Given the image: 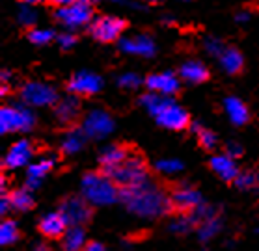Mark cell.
<instances>
[{"mask_svg": "<svg viewBox=\"0 0 259 251\" xmlns=\"http://www.w3.org/2000/svg\"><path fill=\"white\" fill-rule=\"evenodd\" d=\"M119 199L123 201L127 211L142 218H157L162 216L171 209V199H168L160 188L142 182L136 186L123 188L119 192Z\"/></svg>", "mask_w": 259, "mask_h": 251, "instance_id": "1", "label": "cell"}, {"mask_svg": "<svg viewBox=\"0 0 259 251\" xmlns=\"http://www.w3.org/2000/svg\"><path fill=\"white\" fill-rule=\"evenodd\" d=\"M142 106L157 119L160 127L170 130H181L189 125V114L171 97H162L157 93H146L140 99Z\"/></svg>", "mask_w": 259, "mask_h": 251, "instance_id": "2", "label": "cell"}, {"mask_svg": "<svg viewBox=\"0 0 259 251\" xmlns=\"http://www.w3.org/2000/svg\"><path fill=\"white\" fill-rule=\"evenodd\" d=\"M80 195L94 207H106L119 197V192L112 177L103 173H86L80 181Z\"/></svg>", "mask_w": 259, "mask_h": 251, "instance_id": "3", "label": "cell"}, {"mask_svg": "<svg viewBox=\"0 0 259 251\" xmlns=\"http://www.w3.org/2000/svg\"><path fill=\"white\" fill-rule=\"evenodd\" d=\"M35 123V117L28 106H2L0 110V132H28Z\"/></svg>", "mask_w": 259, "mask_h": 251, "instance_id": "4", "label": "cell"}, {"mask_svg": "<svg viewBox=\"0 0 259 251\" xmlns=\"http://www.w3.org/2000/svg\"><path fill=\"white\" fill-rule=\"evenodd\" d=\"M106 175L112 177V181L123 188L136 186V184H142V182L147 181L146 164H144V160L140 157H133V155H129L121 166L114 168Z\"/></svg>", "mask_w": 259, "mask_h": 251, "instance_id": "5", "label": "cell"}, {"mask_svg": "<svg viewBox=\"0 0 259 251\" xmlns=\"http://www.w3.org/2000/svg\"><path fill=\"white\" fill-rule=\"evenodd\" d=\"M21 99L26 106L45 108L51 105H58V91L47 82L32 80L21 88Z\"/></svg>", "mask_w": 259, "mask_h": 251, "instance_id": "6", "label": "cell"}, {"mask_svg": "<svg viewBox=\"0 0 259 251\" xmlns=\"http://www.w3.org/2000/svg\"><path fill=\"white\" fill-rule=\"evenodd\" d=\"M82 130L92 140H105L114 132V117L103 108H95L84 117Z\"/></svg>", "mask_w": 259, "mask_h": 251, "instance_id": "7", "label": "cell"}, {"mask_svg": "<svg viewBox=\"0 0 259 251\" xmlns=\"http://www.w3.org/2000/svg\"><path fill=\"white\" fill-rule=\"evenodd\" d=\"M92 4L86 0L75 2L71 6L58 8L56 12V21H58L64 28H82L92 21Z\"/></svg>", "mask_w": 259, "mask_h": 251, "instance_id": "8", "label": "cell"}, {"mask_svg": "<svg viewBox=\"0 0 259 251\" xmlns=\"http://www.w3.org/2000/svg\"><path fill=\"white\" fill-rule=\"evenodd\" d=\"M60 212L64 214V218L67 220L69 227H82L84 223L88 222L92 216L90 211V203L80 195V197H67L62 201L60 205Z\"/></svg>", "mask_w": 259, "mask_h": 251, "instance_id": "9", "label": "cell"}, {"mask_svg": "<svg viewBox=\"0 0 259 251\" xmlns=\"http://www.w3.org/2000/svg\"><path fill=\"white\" fill-rule=\"evenodd\" d=\"M125 28V23L119 17H114V15H105V17H99L97 21H94L92 24V35H94L97 41H103V43H110V41H116L121 35Z\"/></svg>", "mask_w": 259, "mask_h": 251, "instance_id": "10", "label": "cell"}, {"mask_svg": "<svg viewBox=\"0 0 259 251\" xmlns=\"http://www.w3.org/2000/svg\"><path fill=\"white\" fill-rule=\"evenodd\" d=\"M146 88L151 93L162 95V97H171L174 93L179 91L181 84L174 73L170 71H162V73H153L146 78Z\"/></svg>", "mask_w": 259, "mask_h": 251, "instance_id": "11", "label": "cell"}, {"mask_svg": "<svg viewBox=\"0 0 259 251\" xmlns=\"http://www.w3.org/2000/svg\"><path fill=\"white\" fill-rule=\"evenodd\" d=\"M103 88V78L94 71L75 73L69 80V91L75 95H95Z\"/></svg>", "mask_w": 259, "mask_h": 251, "instance_id": "12", "label": "cell"}, {"mask_svg": "<svg viewBox=\"0 0 259 251\" xmlns=\"http://www.w3.org/2000/svg\"><path fill=\"white\" fill-rule=\"evenodd\" d=\"M32 143L28 140H19L15 141L10 149H8L6 157H4V166L8 170H19V168H28L32 164Z\"/></svg>", "mask_w": 259, "mask_h": 251, "instance_id": "13", "label": "cell"}, {"mask_svg": "<svg viewBox=\"0 0 259 251\" xmlns=\"http://www.w3.org/2000/svg\"><path fill=\"white\" fill-rule=\"evenodd\" d=\"M119 47H121L123 53L133 54V56H140V58H151L155 54V51H157L155 41L146 34L125 37V39L119 43Z\"/></svg>", "mask_w": 259, "mask_h": 251, "instance_id": "14", "label": "cell"}, {"mask_svg": "<svg viewBox=\"0 0 259 251\" xmlns=\"http://www.w3.org/2000/svg\"><path fill=\"white\" fill-rule=\"evenodd\" d=\"M67 229H69V223L62 212H49L39 220V231L47 238H62Z\"/></svg>", "mask_w": 259, "mask_h": 251, "instance_id": "15", "label": "cell"}, {"mask_svg": "<svg viewBox=\"0 0 259 251\" xmlns=\"http://www.w3.org/2000/svg\"><path fill=\"white\" fill-rule=\"evenodd\" d=\"M171 203L176 205L177 209L181 211H192L201 207V193L196 190V188L190 186H181L177 188L174 195H171Z\"/></svg>", "mask_w": 259, "mask_h": 251, "instance_id": "16", "label": "cell"}, {"mask_svg": "<svg viewBox=\"0 0 259 251\" xmlns=\"http://www.w3.org/2000/svg\"><path fill=\"white\" fill-rule=\"evenodd\" d=\"M211 168L220 179L224 181H235L239 177V168H237L235 158L230 157L228 153L226 155H217L211 158Z\"/></svg>", "mask_w": 259, "mask_h": 251, "instance_id": "17", "label": "cell"}, {"mask_svg": "<svg viewBox=\"0 0 259 251\" xmlns=\"http://www.w3.org/2000/svg\"><path fill=\"white\" fill-rule=\"evenodd\" d=\"M53 166H54V158L51 157H43L30 164L28 168H26V182H28V186L30 188L39 186V182L49 175V171L53 170Z\"/></svg>", "mask_w": 259, "mask_h": 251, "instance_id": "18", "label": "cell"}, {"mask_svg": "<svg viewBox=\"0 0 259 251\" xmlns=\"http://www.w3.org/2000/svg\"><path fill=\"white\" fill-rule=\"evenodd\" d=\"M127 157H129V153L125 151L123 147L108 145V147H105V149L101 151L99 162H101V166L106 170V173H108V171H112L114 168L121 166V164L127 160Z\"/></svg>", "mask_w": 259, "mask_h": 251, "instance_id": "19", "label": "cell"}, {"mask_svg": "<svg viewBox=\"0 0 259 251\" xmlns=\"http://www.w3.org/2000/svg\"><path fill=\"white\" fill-rule=\"evenodd\" d=\"M224 112L233 125H244L248 121V117H250L246 105L239 97H228L224 101Z\"/></svg>", "mask_w": 259, "mask_h": 251, "instance_id": "20", "label": "cell"}, {"mask_svg": "<svg viewBox=\"0 0 259 251\" xmlns=\"http://www.w3.org/2000/svg\"><path fill=\"white\" fill-rule=\"evenodd\" d=\"M179 75H181L183 80L190 82V84H200L203 82L209 76V71L207 67L201 62L198 60H189V62H185L181 65V69H179Z\"/></svg>", "mask_w": 259, "mask_h": 251, "instance_id": "21", "label": "cell"}, {"mask_svg": "<svg viewBox=\"0 0 259 251\" xmlns=\"http://www.w3.org/2000/svg\"><path fill=\"white\" fill-rule=\"evenodd\" d=\"M218 64L222 67L224 73L228 75H237L239 71L242 69V64H244V60H242V54L233 47H226V51L220 56H218Z\"/></svg>", "mask_w": 259, "mask_h": 251, "instance_id": "22", "label": "cell"}, {"mask_svg": "<svg viewBox=\"0 0 259 251\" xmlns=\"http://www.w3.org/2000/svg\"><path fill=\"white\" fill-rule=\"evenodd\" d=\"M86 244L88 242L82 227H69L62 236V251H82Z\"/></svg>", "mask_w": 259, "mask_h": 251, "instance_id": "23", "label": "cell"}, {"mask_svg": "<svg viewBox=\"0 0 259 251\" xmlns=\"http://www.w3.org/2000/svg\"><path fill=\"white\" fill-rule=\"evenodd\" d=\"M86 138H88V136L84 134L82 129H71L64 134L60 147H62V151H64L65 155H77L84 147Z\"/></svg>", "mask_w": 259, "mask_h": 251, "instance_id": "24", "label": "cell"}, {"mask_svg": "<svg viewBox=\"0 0 259 251\" xmlns=\"http://www.w3.org/2000/svg\"><path fill=\"white\" fill-rule=\"evenodd\" d=\"M78 112H80V105H78V101L75 97H65L64 101H60L56 105V117L62 123L73 121L78 116Z\"/></svg>", "mask_w": 259, "mask_h": 251, "instance_id": "25", "label": "cell"}, {"mask_svg": "<svg viewBox=\"0 0 259 251\" xmlns=\"http://www.w3.org/2000/svg\"><path fill=\"white\" fill-rule=\"evenodd\" d=\"M10 203H12L13 211L24 212L32 209L34 197H32V193H30L28 190H15V192L10 195Z\"/></svg>", "mask_w": 259, "mask_h": 251, "instance_id": "26", "label": "cell"}, {"mask_svg": "<svg viewBox=\"0 0 259 251\" xmlns=\"http://www.w3.org/2000/svg\"><path fill=\"white\" fill-rule=\"evenodd\" d=\"M19 238V229L17 223L13 220H6L0 225V244L2 245H12Z\"/></svg>", "mask_w": 259, "mask_h": 251, "instance_id": "27", "label": "cell"}, {"mask_svg": "<svg viewBox=\"0 0 259 251\" xmlns=\"http://www.w3.org/2000/svg\"><path fill=\"white\" fill-rule=\"evenodd\" d=\"M218 231H220V222H218L214 216L203 220V222L200 223V227H198V233H200V238L201 240L212 238V236H214Z\"/></svg>", "mask_w": 259, "mask_h": 251, "instance_id": "28", "label": "cell"}, {"mask_svg": "<svg viewBox=\"0 0 259 251\" xmlns=\"http://www.w3.org/2000/svg\"><path fill=\"white\" fill-rule=\"evenodd\" d=\"M155 168L164 175H174V173H179L183 170V162L177 158H160L159 162L155 164Z\"/></svg>", "mask_w": 259, "mask_h": 251, "instance_id": "29", "label": "cell"}, {"mask_svg": "<svg viewBox=\"0 0 259 251\" xmlns=\"http://www.w3.org/2000/svg\"><path fill=\"white\" fill-rule=\"evenodd\" d=\"M235 184L241 188V190H253V188L259 186V175L253 173V171L239 173V177L235 179Z\"/></svg>", "mask_w": 259, "mask_h": 251, "instance_id": "30", "label": "cell"}, {"mask_svg": "<svg viewBox=\"0 0 259 251\" xmlns=\"http://www.w3.org/2000/svg\"><path fill=\"white\" fill-rule=\"evenodd\" d=\"M28 39L34 43V45H47L54 39L53 30L49 28H34L28 32Z\"/></svg>", "mask_w": 259, "mask_h": 251, "instance_id": "31", "label": "cell"}, {"mask_svg": "<svg viewBox=\"0 0 259 251\" xmlns=\"http://www.w3.org/2000/svg\"><path fill=\"white\" fill-rule=\"evenodd\" d=\"M142 84V78L140 75H136V73H123V75L118 76V86L123 89H138Z\"/></svg>", "mask_w": 259, "mask_h": 251, "instance_id": "32", "label": "cell"}, {"mask_svg": "<svg viewBox=\"0 0 259 251\" xmlns=\"http://www.w3.org/2000/svg\"><path fill=\"white\" fill-rule=\"evenodd\" d=\"M203 47H205V53L214 56V58H218V56L226 51L224 43H222L220 39H217V37H207L205 43H203Z\"/></svg>", "mask_w": 259, "mask_h": 251, "instance_id": "33", "label": "cell"}, {"mask_svg": "<svg viewBox=\"0 0 259 251\" xmlns=\"http://www.w3.org/2000/svg\"><path fill=\"white\" fill-rule=\"evenodd\" d=\"M194 223H196V218L192 216V214H190V216H181L171 223V231H174V233H187V231H190V227H192Z\"/></svg>", "mask_w": 259, "mask_h": 251, "instance_id": "34", "label": "cell"}, {"mask_svg": "<svg viewBox=\"0 0 259 251\" xmlns=\"http://www.w3.org/2000/svg\"><path fill=\"white\" fill-rule=\"evenodd\" d=\"M196 132H198V140H200L203 149H214L217 147V136L212 134L211 130L200 127V129H196Z\"/></svg>", "mask_w": 259, "mask_h": 251, "instance_id": "35", "label": "cell"}, {"mask_svg": "<svg viewBox=\"0 0 259 251\" xmlns=\"http://www.w3.org/2000/svg\"><path fill=\"white\" fill-rule=\"evenodd\" d=\"M17 19H19V23L23 24V26H34L35 19H37V13H35L34 8L23 6L21 10H19Z\"/></svg>", "mask_w": 259, "mask_h": 251, "instance_id": "36", "label": "cell"}, {"mask_svg": "<svg viewBox=\"0 0 259 251\" xmlns=\"http://www.w3.org/2000/svg\"><path fill=\"white\" fill-rule=\"evenodd\" d=\"M60 43V47L62 48H71L75 43H77V39H75V35L71 34V32H62V34L56 37Z\"/></svg>", "mask_w": 259, "mask_h": 251, "instance_id": "37", "label": "cell"}, {"mask_svg": "<svg viewBox=\"0 0 259 251\" xmlns=\"http://www.w3.org/2000/svg\"><path fill=\"white\" fill-rule=\"evenodd\" d=\"M82 251H106V249H105V245L101 244V242H88Z\"/></svg>", "mask_w": 259, "mask_h": 251, "instance_id": "38", "label": "cell"}, {"mask_svg": "<svg viewBox=\"0 0 259 251\" xmlns=\"http://www.w3.org/2000/svg\"><path fill=\"white\" fill-rule=\"evenodd\" d=\"M242 153V149L239 145H237V143H230V145H228V155H230V157H239V155H241Z\"/></svg>", "mask_w": 259, "mask_h": 251, "instance_id": "39", "label": "cell"}, {"mask_svg": "<svg viewBox=\"0 0 259 251\" xmlns=\"http://www.w3.org/2000/svg\"><path fill=\"white\" fill-rule=\"evenodd\" d=\"M12 209V203H10V197H2V201H0V212L2 214H6L8 211Z\"/></svg>", "mask_w": 259, "mask_h": 251, "instance_id": "40", "label": "cell"}, {"mask_svg": "<svg viewBox=\"0 0 259 251\" xmlns=\"http://www.w3.org/2000/svg\"><path fill=\"white\" fill-rule=\"evenodd\" d=\"M53 2L58 8H64V6H71V4H75V2H80V0H53Z\"/></svg>", "mask_w": 259, "mask_h": 251, "instance_id": "41", "label": "cell"}, {"mask_svg": "<svg viewBox=\"0 0 259 251\" xmlns=\"http://www.w3.org/2000/svg\"><path fill=\"white\" fill-rule=\"evenodd\" d=\"M248 19H250V15H248V12H241L239 15H237V21L239 23H246Z\"/></svg>", "mask_w": 259, "mask_h": 251, "instance_id": "42", "label": "cell"}, {"mask_svg": "<svg viewBox=\"0 0 259 251\" xmlns=\"http://www.w3.org/2000/svg\"><path fill=\"white\" fill-rule=\"evenodd\" d=\"M32 251H51V249H49L45 244H37V245H34V249Z\"/></svg>", "mask_w": 259, "mask_h": 251, "instance_id": "43", "label": "cell"}, {"mask_svg": "<svg viewBox=\"0 0 259 251\" xmlns=\"http://www.w3.org/2000/svg\"><path fill=\"white\" fill-rule=\"evenodd\" d=\"M28 2H43V0H28Z\"/></svg>", "mask_w": 259, "mask_h": 251, "instance_id": "44", "label": "cell"}, {"mask_svg": "<svg viewBox=\"0 0 259 251\" xmlns=\"http://www.w3.org/2000/svg\"><path fill=\"white\" fill-rule=\"evenodd\" d=\"M86 2H90V4H92V2H97V0H86Z\"/></svg>", "mask_w": 259, "mask_h": 251, "instance_id": "45", "label": "cell"}, {"mask_svg": "<svg viewBox=\"0 0 259 251\" xmlns=\"http://www.w3.org/2000/svg\"><path fill=\"white\" fill-rule=\"evenodd\" d=\"M146 2H159V0H146Z\"/></svg>", "mask_w": 259, "mask_h": 251, "instance_id": "46", "label": "cell"}, {"mask_svg": "<svg viewBox=\"0 0 259 251\" xmlns=\"http://www.w3.org/2000/svg\"><path fill=\"white\" fill-rule=\"evenodd\" d=\"M183 2H189V0H183Z\"/></svg>", "mask_w": 259, "mask_h": 251, "instance_id": "47", "label": "cell"}]
</instances>
